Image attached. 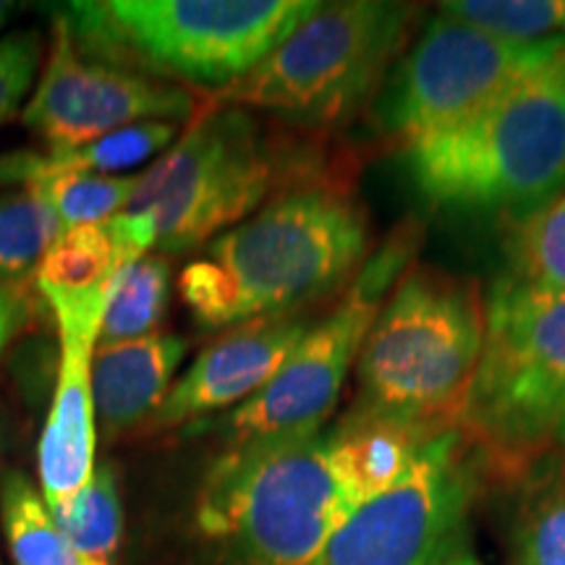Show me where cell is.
<instances>
[{
    "instance_id": "6da1fadb",
    "label": "cell",
    "mask_w": 565,
    "mask_h": 565,
    "mask_svg": "<svg viewBox=\"0 0 565 565\" xmlns=\"http://www.w3.org/2000/svg\"><path fill=\"white\" fill-rule=\"evenodd\" d=\"M370 244V217L349 183L312 175L212 238L181 270L179 294L207 330L301 315L349 288Z\"/></svg>"
},
{
    "instance_id": "7a4b0ae2",
    "label": "cell",
    "mask_w": 565,
    "mask_h": 565,
    "mask_svg": "<svg viewBox=\"0 0 565 565\" xmlns=\"http://www.w3.org/2000/svg\"><path fill=\"white\" fill-rule=\"evenodd\" d=\"M484 330L487 299L477 280L416 263L366 335L343 422L391 424L424 440L458 429Z\"/></svg>"
},
{
    "instance_id": "3957f363",
    "label": "cell",
    "mask_w": 565,
    "mask_h": 565,
    "mask_svg": "<svg viewBox=\"0 0 565 565\" xmlns=\"http://www.w3.org/2000/svg\"><path fill=\"white\" fill-rule=\"evenodd\" d=\"M433 207L519 223L565 192V51L466 121L404 150Z\"/></svg>"
},
{
    "instance_id": "277c9868",
    "label": "cell",
    "mask_w": 565,
    "mask_h": 565,
    "mask_svg": "<svg viewBox=\"0 0 565 565\" xmlns=\"http://www.w3.org/2000/svg\"><path fill=\"white\" fill-rule=\"evenodd\" d=\"M351 513L328 433L282 435L215 458L194 524L223 565H315Z\"/></svg>"
},
{
    "instance_id": "5b68a950",
    "label": "cell",
    "mask_w": 565,
    "mask_h": 565,
    "mask_svg": "<svg viewBox=\"0 0 565 565\" xmlns=\"http://www.w3.org/2000/svg\"><path fill=\"white\" fill-rule=\"evenodd\" d=\"M317 0H105L63 11L76 51L171 84L228 87L317 11Z\"/></svg>"
},
{
    "instance_id": "8992f818",
    "label": "cell",
    "mask_w": 565,
    "mask_h": 565,
    "mask_svg": "<svg viewBox=\"0 0 565 565\" xmlns=\"http://www.w3.org/2000/svg\"><path fill=\"white\" fill-rule=\"evenodd\" d=\"M458 433L487 475L513 479L565 454V296L500 275L487 296L482 356Z\"/></svg>"
},
{
    "instance_id": "52a82bcc",
    "label": "cell",
    "mask_w": 565,
    "mask_h": 565,
    "mask_svg": "<svg viewBox=\"0 0 565 565\" xmlns=\"http://www.w3.org/2000/svg\"><path fill=\"white\" fill-rule=\"evenodd\" d=\"M320 175L312 158H288L252 110L212 105L139 173L129 212L154 223V249H200L263 207L270 194Z\"/></svg>"
},
{
    "instance_id": "ba28073f",
    "label": "cell",
    "mask_w": 565,
    "mask_h": 565,
    "mask_svg": "<svg viewBox=\"0 0 565 565\" xmlns=\"http://www.w3.org/2000/svg\"><path fill=\"white\" fill-rule=\"evenodd\" d=\"M416 19L414 3H320L265 61L207 100L275 113L307 129H330L377 95L406 51Z\"/></svg>"
},
{
    "instance_id": "9c48e42d",
    "label": "cell",
    "mask_w": 565,
    "mask_h": 565,
    "mask_svg": "<svg viewBox=\"0 0 565 565\" xmlns=\"http://www.w3.org/2000/svg\"><path fill=\"white\" fill-rule=\"evenodd\" d=\"M422 242L419 221L406 217L370 252L335 307L320 322L309 324L282 370L221 422L228 448L282 435L322 433L380 309L416 265Z\"/></svg>"
},
{
    "instance_id": "30bf717a",
    "label": "cell",
    "mask_w": 565,
    "mask_h": 565,
    "mask_svg": "<svg viewBox=\"0 0 565 565\" xmlns=\"http://www.w3.org/2000/svg\"><path fill=\"white\" fill-rule=\"evenodd\" d=\"M484 477L458 429L429 437L406 475L351 513L315 565H482L475 513Z\"/></svg>"
},
{
    "instance_id": "8fae6325",
    "label": "cell",
    "mask_w": 565,
    "mask_h": 565,
    "mask_svg": "<svg viewBox=\"0 0 565 565\" xmlns=\"http://www.w3.org/2000/svg\"><path fill=\"white\" fill-rule=\"evenodd\" d=\"M565 51L563 38L511 42L437 11L395 63L374 103L380 137L408 150L466 121Z\"/></svg>"
},
{
    "instance_id": "7c38bea8",
    "label": "cell",
    "mask_w": 565,
    "mask_h": 565,
    "mask_svg": "<svg viewBox=\"0 0 565 565\" xmlns=\"http://www.w3.org/2000/svg\"><path fill=\"white\" fill-rule=\"evenodd\" d=\"M196 113L200 100L189 87L82 55L58 13L51 55L21 121L51 150H74L137 124L194 121Z\"/></svg>"
},
{
    "instance_id": "4fadbf2b",
    "label": "cell",
    "mask_w": 565,
    "mask_h": 565,
    "mask_svg": "<svg viewBox=\"0 0 565 565\" xmlns=\"http://www.w3.org/2000/svg\"><path fill=\"white\" fill-rule=\"evenodd\" d=\"M152 246L154 223L145 212L124 210L105 223L66 228L34 275L58 333L100 338L105 309Z\"/></svg>"
},
{
    "instance_id": "5bb4252c",
    "label": "cell",
    "mask_w": 565,
    "mask_h": 565,
    "mask_svg": "<svg viewBox=\"0 0 565 565\" xmlns=\"http://www.w3.org/2000/svg\"><path fill=\"white\" fill-rule=\"evenodd\" d=\"M309 330L303 315L270 317L231 328L204 349L183 377L175 380L150 419L154 429L194 424L207 414L242 406L282 370Z\"/></svg>"
},
{
    "instance_id": "9a60e30c",
    "label": "cell",
    "mask_w": 565,
    "mask_h": 565,
    "mask_svg": "<svg viewBox=\"0 0 565 565\" xmlns=\"http://www.w3.org/2000/svg\"><path fill=\"white\" fill-rule=\"evenodd\" d=\"M58 335V383L38 448L40 487L47 508L61 505L89 482L97 450V416L92 401V353L97 338L84 333Z\"/></svg>"
},
{
    "instance_id": "2e32d148",
    "label": "cell",
    "mask_w": 565,
    "mask_h": 565,
    "mask_svg": "<svg viewBox=\"0 0 565 565\" xmlns=\"http://www.w3.org/2000/svg\"><path fill=\"white\" fill-rule=\"evenodd\" d=\"M186 356V341L154 333L139 341L95 345L92 353V401L108 437L124 435L152 419Z\"/></svg>"
},
{
    "instance_id": "e0dca14e",
    "label": "cell",
    "mask_w": 565,
    "mask_h": 565,
    "mask_svg": "<svg viewBox=\"0 0 565 565\" xmlns=\"http://www.w3.org/2000/svg\"><path fill=\"white\" fill-rule=\"evenodd\" d=\"M175 134H179V124L150 121L129 126V129L110 134V137L92 141V145L74 147V150L0 154V186H6V183L26 186V183L53 179V175L74 173L116 175L118 171L147 162L152 154L171 147Z\"/></svg>"
},
{
    "instance_id": "ac0fdd59",
    "label": "cell",
    "mask_w": 565,
    "mask_h": 565,
    "mask_svg": "<svg viewBox=\"0 0 565 565\" xmlns=\"http://www.w3.org/2000/svg\"><path fill=\"white\" fill-rule=\"evenodd\" d=\"M330 461L351 505L362 508L406 475L419 445L427 440L391 424L338 422L328 433Z\"/></svg>"
},
{
    "instance_id": "d6986e66",
    "label": "cell",
    "mask_w": 565,
    "mask_h": 565,
    "mask_svg": "<svg viewBox=\"0 0 565 565\" xmlns=\"http://www.w3.org/2000/svg\"><path fill=\"white\" fill-rule=\"evenodd\" d=\"M508 542L515 565H565V454L513 479Z\"/></svg>"
},
{
    "instance_id": "ffe728a7",
    "label": "cell",
    "mask_w": 565,
    "mask_h": 565,
    "mask_svg": "<svg viewBox=\"0 0 565 565\" xmlns=\"http://www.w3.org/2000/svg\"><path fill=\"white\" fill-rule=\"evenodd\" d=\"M0 526L13 565H116L71 545L42 492L21 471H6L0 479Z\"/></svg>"
},
{
    "instance_id": "44dd1931",
    "label": "cell",
    "mask_w": 565,
    "mask_h": 565,
    "mask_svg": "<svg viewBox=\"0 0 565 565\" xmlns=\"http://www.w3.org/2000/svg\"><path fill=\"white\" fill-rule=\"evenodd\" d=\"M66 225L38 189L19 186L0 194V280L17 286L38 270Z\"/></svg>"
},
{
    "instance_id": "7402d4cb",
    "label": "cell",
    "mask_w": 565,
    "mask_h": 565,
    "mask_svg": "<svg viewBox=\"0 0 565 565\" xmlns=\"http://www.w3.org/2000/svg\"><path fill=\"white\" fill-rule=\"evenodd\" d=\"M47 511L71 545L97 561L116 563L124 536V508L110 463L95 466V475L79 492Z\"/></svg>"
},
{
    "instance_id": "603a6c76",
    "label": "cell",
    "mask_w": 565,
    "mask_h": 565,
    "mask_svg": "<svg viewBox=\"0 0 565 565\" xmlns=\"http://www.w3.org/2000/svg\"><path fill=\"white\" fill-rule=\"evenodd\" d=\"M505 278L542 294L565 296V192L524 221L505 244Z\"/></svg>"
},
{
    "instance_id": "cb8c5ba5",
    "label": "cell",
    "mask_w": 565,
    "mask_h": 565,
    "mask_svg": "<svg viewBox=\"0 0 565 565\" xmlns=\"http://www.w3.org/2000/svg\"><path fill=\"white\" fill-rule=\"evenodd\" d=\"M171 299V263L166 254H147L126 275L105 309L97 345H113L158 333Z\"/></svg>"
},
{
    "instance_id": "d4e9b609",
    "label": "cell",
    "mask_w": 565,
    "mask_h": 565,
    "mask_svg": "<svg viewBox=\"0 0 565 565\" xmlns=\"http://www.w3.org/2000/svg\"><path fill=\"white\" fill-rule=\"evenodd\" d=\"M437 11L511 42H542L565 34V0H448Z\"/></svg>"
},
{
    "instance_id": "484cf974",
    "label": "cell",
    "mask_w": 565,
    "mask_h": 565,
    "mask_svg": "<svg viewBox=\"0 0 565 565\" xmlns=\"http://www.w3.org/2000/svg\"><path fill=\"white\" fill-rule=\"evenodd\" d=\"M139 175H97V173H74L53 175L26 186L51 202L66 228L89 223H105L116 217L118 212L129 207L134 192H137Z\"/></svg>"
},
{
    "instance_id": "4316f807",
    "label": "cell",
    "mask_w": 565,
    "mask_h": 565,
    "mask_svg": "<svg viewBox=\"0 0 565 565\" xmlns=\"http://www.w3.org/2000/svg\"><path fill=\"white\" fill-rule=\"evenodd\" d=\"M42 55L38 32H19L0 40V126L11 121L32 89Z\"/></svg>"
},
{
    "instance_id": "83f0119b",
    "label": "cell",
    "mask_w": 565,
    "mask_h": 565,
    "mask_svg": "<svg viewBox=\"0 0 565 565\" xmlns=\"http://www.w3.org/2000/svg\"><path fill=\"white\" fill-rule=\"evenodd\" d=\"M26 322V299L21 296L19 286L0 280V353L13 341L21 324Z\"/></svg>"
},
{
    "instance_id": "f1b7e54d",
    "label": "cell",
    "mask_w": 565,
    "mask_h": 565,
    "mask_svg": "<svg viewBox=\"0 0 565 565\" xmlns=\"http://www.w3.org/2000/svg\"><path fill=\"white\" fill-rule=\"evenodd\" d=\"M13 9H17V6H13V3H3V0H0V30H3V26L9 24Z\"/></svg>"
}]
</instances>
